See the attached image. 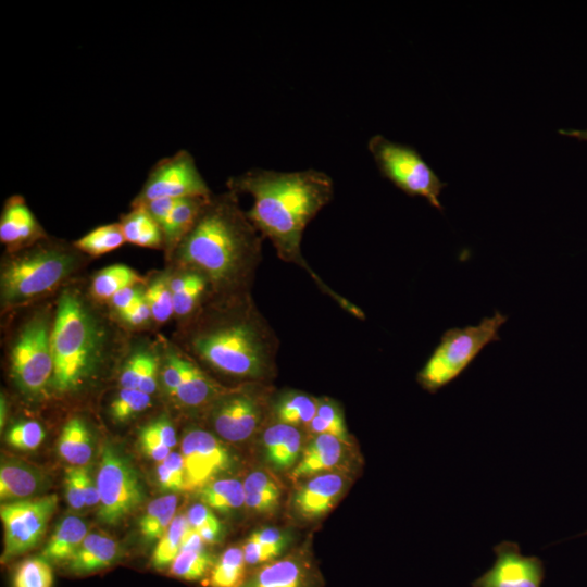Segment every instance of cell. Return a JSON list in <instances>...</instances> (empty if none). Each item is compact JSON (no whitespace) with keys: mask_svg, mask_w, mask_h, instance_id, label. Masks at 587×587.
<instances>
[{"mask_svg":"<svg viewBox=\"0 0 587 587\" xmlns=\"http://www.w3.org/2000/svg\"><path fill=\"white\" fill-rule=\"evenodd\" d=\"M226 186L236 195L252 197L247 215L282 261L304 270L323 294L349 314L364 320L359 307L322 280L301 250L305 227L334 197V182L328 174L314 168L279 172L258 167L229 177Z\"/></svg>","mask_w":587,"mask_h":587,"instance_id":"1","label":"cell"},{"mask_svg":"<svg viewBox=\"0 0 587 587\" xmlns=\"http://www.w3.org/2000/svg\"><path fill=\"white\" fill-rule=\"evenodd\" d=\"M184 348L203 370L266 383L276 373L279 339L249 291L209 298L186 321Z\"/></svg>","mask_w":587,"mask_h":587,"instance_id":"2","label":"cell"},{"mask_svg":"<svg viewBox=\"0 0 587 587\" xmlns=\"http://www.w3.org/2000/svg\"><path fill=\"white\" fill-rule=\"evenodd\" d=\"M262 239L238 195L226 190L207 200L170 259L177 268L200 273L210 298L249 292L262 261Z\"/></svg>","mask_w":587,"mask_h":587,"instance_id":"3","label":"cell"},{"mask_svg":"<svg viewBox=\"0 0 587 587\" xmlns=\"http://www.w3.org/2000/svg\"><path fill=\"white\" fill-rule=\"evenodd\" d=\"M109 337L103 323L73 289L58 299L51 332L53 373L50 388L73 392L93 376L108 355Z\"/></svg>","mask_w":587,"mask_h":587,"instance_id":"4","label":"cell"},{"mask_svg":"<svg viewBox=\"0 0 587 587\" xmlns=\"http://www.w3.org/2000/svg\"><path fill=\"white\" fill-rule=\"evenodd\" d=\"M79 260L74 246L48 237L12 252L1 268L2 307H20L53 291L76 270Z\"/></svg>","mask_w":587,"mask_h":587,"instance_id":"5","label":"cell"},{"mask_svg":"<svg viewBox=\"0 0 587 587\" xmlns=\"http://www.w3.org/2000/svg\"><path fill=\"white\" fill-rule=\"evenodd\" d=\"M508 316L496 311L477 325L447 329L439 344L419 371L421 387L435 394L458 378L490 342L500 340L499 329Z\"/></svg>","mask_w":587,"mask_h":587,"instance_id":"6","label":"cell"},{"mask_svg":"<svg viewBox=\"0 0 587 587\" xmlns=\"http://www.w3.org/2000/svg\"><path fill=\"white\" fill-rule=\"evenodd\" d=\"M380 175L410 197L424 198L432 207L444 211L439 196L447 183L412 146L374 135L367 142Z\"/></svg>","mask_w":587,"mask_h":587,"instance_id":"7","label":"cell"},{"mask_svg":"<svg viewBox=\"0 0 587 587\" xmlns=\"http://www.w3.org/2000/svg\"><path fill=\"white\" fill-rule=\"evenodd\" d=\"M52 323L53 317L48 312L35 313L18 332L10 353L12 378L28 397H37L50 386Z\"/></svg>","mask_w":587,"mask_h":587,"instance_id":"8","label":"cell"},{"mask_svg":"<svg viewBox=\"0 0 587 587\" xmlns=\"http://www.w3.org/2000/svg\"><path fill=\"white\" fill-rule=\"evenodd\" d=\"M96 483L100 496L97 517L104 525L118 524L146 499L135 466L110 444L102 449Z\"/></svg>","mask_w":587,"mask_h":587,"instance_id":"9","label":"cell"},{"mask_svg":"<svg viewBox=\"0 0 587 587\" xmlns=\"http://www.w3.org/2000/svg\"><path fill=\"white\" fill-rule=\"evenodd\" d=\"M264 382L226 388L209 407V421L223 439L239 442L250 438L262 424L270 403Z\"/></svg>","mask_w":587,"mask_h":587,"instance_id":"10","label":"cell"},{"mask_svg":"<svg viewBox=\"0 0 587 587\" xmlns=\"http://www.w3.org/2000/svg\"><path fill=\"white\" fill-rule=\"evenodd\" d=\"M58 505L54 494L2 503L0 517L3 525L1 563L35 548L43 537Z\"/></svg>","mask_w":587,"mask_h":587,"instance_id":"11","label":"cell"},{"mask_svg":"<svg viewBox=\"0 0 587 587\" xmlns=\"http://www.w3.org/2000/svg\"><path fill=\"white\" fill-rule=\"evenodd\" d=\"M207 182L198 170L195 158L185 149L159 160L150 170L132 207L160 198L210 197Z\"/></svg>","mask_w":587,"mask_h":587,"instance_id":"12","label":"cell"},{"mask_svg":"<svg viewBox=\"0 0 587 587\" xmlns=\"http://www.w3.org/2000/svg\"><path fill=\"white\" fill-rule=\"evenodd\" d=\"M186 490L201 489L230 464L226 446L212 433L191 428L182 439Z\"/></svg>","mask_w":587,"mask_h":587,"instance_id":"13","label":"cell"},{"mask_svg":"<svg viewBox=\"0 0 587 587\" xmlns=\"http://www.w3.org/2000/svg\"><path fill=\"white\" fill-rule=\"evenodd\" d=\"M495 561L471 587H541L545 579L544 561L524 555L516 541L503 540L494 547Z\"/></svg>","mask_w":587,"mask_h":587,"instance_id":"14","label":"cell"},{"mask_svg":"<svg viewBox=\"0 0 587 587\" xmlns=\"http://www.w3.org/2000/svg\"><path fill=\"white\" fill-rule=\"evenodd\" d=\"M48 237L21 195L10 196L0 216V241L11 252L33 246Z\"/></svg>","mask_w":587,"mask_h":587,"instance_id":"15","label":"cell"},{"mask_svg":"<svg viewBox=\"0 0 587 587\" xmlns=\"http://www.w3.org/2000/svg\"><path fill=\"white\" fill-rule=\"evenodd\" d=\"M177 353L182 379L173 399L187 409L209 408L226 388L213 379L184 350L177 348Z\"/></svg>","mask_w":587,"mask_h":587,"instance_id":"16","label":"cell"},{"mask_svg":"<svg viewBox=\"0 0 587 587\" xmlns=\"http://www.w3.org/2000/svg\"><path fill=\"white\" fill-rule=\"evenodd\" d=\"M344 487V478L339 474H319L302 485L296 492L295 508L303 517H319L333 508Z\"/></svg>","mask_w":587,"mask_h":587,"instance_id":"17","label":"cell"},{"mask_svg":"<svg viewBox=\"0 0 587 587\" xmlns=\"http://www.w3.org/2000/svg\"><path fill=\"white\" fill-rule=\"evenodd\" d=\"M123 557L120 544L101 533H90L75 554L65 563L75 575H87L115 564Z\"/></svg>","mask_w":587,"mask_h":587,"instance_id":"18","label":"cell"},{"mask_svg":"<svg viewBox=\"0 0 587 587\" xmlns=\"http://www.w3.org/2000/svg\"><path fill=\"white\" fill-rule=\"evenodd\" d=\"M48 486L46 475L37 467L16 459L2 461L0 498L3 501L29 499Z\"/></svg>","mask_w":587,"mask_h":587,"instance_id":"19","label":"cell"},{"mask_svg":"<svg viewBox=\"0 0 587 587\" xmlns=\"http://www.w3.org/2000/svg\"><path fill=\"white\" fill-rule=\"evenodd\" d=\"M170 288L173 295L174 316L188 321L208 301L211 296L208 280L192 270L176 268L168 276Z\"/></svg>","mask_w":587,"mask_h":587,"instance_id":"20","label":"cell"},{"mask_svg":"<svg viewBox=\"0 0 587 587\" xmlns=\"http://www.w3.org/2000/svg\"><path fill=\"white\" fill-rule=\"evenodd\" d=\"M266 460L277 470L296 464L300 455L302 434L299 427L273 421L262 434Z\"/></svg>","mask_w":587,"mask_h":587,"instance_id":"21","label":"cell"},{"mask_svg":"<svg viewBox=\"0 0 587 587\" xmlns=\"http://www.w3.org/2000/svg\"><path fill=\"white\" fill-rule=\"evenodd\" d=\"M342 445L337 437L329 434H317L304 449L300 461L291 476L300 478L321 474L336 466L342 454Z\"/></svg>","mask_w":587,"mask_h":587,"instance_id":"22","label":"cell"},{"mask_svg":"<svg viewBox=\"0 0 587 587\" xmlns=\"http://www.w3.org/2000/svg\"><path fill=\"white\" fill-rule=\"evenodd\" d=\"M88 534V526L83 519L65 516L54 529L40 557L49 563H66Z\"/></svg>","mask_w":587,"mask_h":587,"instance_id":"23","label":"cell"},{"mask_svg":"<svg viewBox=\"0 0 587 587\" xmlns=\"http://www.w3.org/2000/svg\"><path fill=\"white\" fill-rule=\"evenodd\" d=\"M308 570L297 558H285L262 566L241 587H307Z\"/></svg>","mask_w":587,"mask_h":587,"instance_id":"24","label":"cell"},{"mask_svg":"<svg viewBox=\"0 0 587 587\" xmlns=\"http://www.w3.org/2000/svg\"><path fill=\"white\" fill-rule=\"evenodd\" d=\"M210 197L180 198L177 201L161 226L164 238V249L170 257L183 238L192 228L203 205Z\"/></svg>","mask_w":587,"mask_h":587,"instance_id":"25","label":"cell"},{"mask_svg":"<svg viewBox=\"0 0 587 587\" xmlns=\"http://www.w3.org/2000/svg\"><path fill=\"white\" fill-rule=\"evenodd\" d=\"M160 359L148 349L134 352L124 364L120 384L122 388L139 389L152 395L157 390Z\"/></svg>","mask_w":587,"mask_h":587,"instance_id":"26","label":"cell"},{"mask_svg":"<svg viewBox=\"0 0 587 587\" xmlns=\"http://www.w3.org/2000/svg\"><path fill=\"white\" fill-rule=\"evenodd\" d=\"M59 455L72 466H85L92 457L93 445L86 422L78 416L70 419L58 440Z\"/></svg>","mask_w":587,"mask_h":587,"instance_id":"27","label":"cell"},{"mask_svg":"<svg viewBox=\"0 0 587 587\" xmlns=\"http://www.w3.org/2000/svg\"><path fill=\"white\" fill-rule=\"evenodd\" d=\"M319 399L301 391L289 390L273 400V421L300 427L308 425L316 415Z\"/></svg>","mask_w":587,"mask_h":587,"instance_id":"28","label":"cell"},{"mask_svg":"<svg viewBox=\"0 0 587 587\" xmlns=\"http://www.w3.org/2000/svg\"><path fill=\"white\" fill-rule=\"evenodd\" d=\"M118 223L126 242L150 249L164 248L163 232L145 207H133Z\"/></svg>","mask_w":587,"mask_h":587,"instance_id":"29","label":"cell"},{"mask_svg":"<svg viewBox=\"0 0 587 587\" xmlns=\"http://www.w3.org/2000/svg\"><path fill=\"white\" fill-rule=\"evenodd\" d=\"M178 498L171 494L152 500L140 517L139 533L143 540H159L176 516Z\"/></svg>","mask_w":587,"mask_h":587,"instance_id":"30","label":"cell"},{"mask_svg":"<svg viewBox=\"0 0 587 587\" xmlns=\"http://www.w3.org/2000/svg\"><path fill=\"white\" fill-rule=\"evenodd\" d=\"M142 283L145 278L132 267L125 264H113L93 276L90 290L98 301H109L118 291Z\"/></svg>","mask_w":587,"mask_h":587,"instance_id":"31","label":"cell"},{"mask_svg":"<svg viewBox=\"0 0 587 587\" xmlns=\"http://www.w3.org/2000/svg\"><path fill=\"white\" fill-rule=\"evenodd\" d=\"M199 499L212 510L229 512L245 504L243 484L237 479L212 480L199 489Z\"/></svg>","mask_w":587,"mask_h":587,"instance_id":"32","label":"cell"},{"mask_svg":"<svg viewBox=\"0 0 587 587\" xmlns=\"http://www.w3.org/2000/svg\"><path fill=\"white\" fill-rule=\"evenodd\" d=\"M246 564L242 548L226 549L210 572V587H241L246 582Z\"/></svg>","mask_w":587,"mask_h":587,"instance_id":"33","label":"cell"},{"mask_svg":"<svg viewBox=\"0 0 587 587\" xmlns=\"http://www.w3.org/2000/svg\"><path fill=\"white\" fill-rule=\"evenodd\" d=\"M126 242L120 223L98 226L73 242L79 251L91 257H99L118 249Z\"/></svg>","mask_w":587,"mask_h":587,"instance_id":"34","label":"cell"},{"mask_svg":"<svg viewBox=\"0 0 587 587\" xmlns=\"http://www.w3.org/2000/svg\"><path fill=\"white\" fill-rule=\"evenodd\" d=\"M189 527L187 515L178 514L174 517L152 552L151 565L155 570L161 571L171 566L180 552L184 536Z\"/></svg>","mask_w":587,"mask_h":587,"instance_id":"35","label":"cell"},{"mask_svg":"<svg viewBox=\"0 0 587 587\" xmlns=\"http://www.w3.org/2000/svg\"><path fill=\"white\" fill-rule=\"evenodd\" d=\"M307 428L312 434H329L344 444H349V434L342 411L332 399H319L316 415Z\"/></svg>","mask_w":587,"mask_h":587,"instance_id":"36","label":"cell"},{"mask_svg":"<svg viewBox=\"0 0 587 587\" xmlns=\"http://www.w3.org/2000/svg\"><path fill=\"white\" fill-rule=\"evenodd\" d=\"M216 560L205 549L180 551L170 566V574L184 580H199L211 572Z\"/></svg>","mask_w":587,"mask_h":587,"instance_id":"37","label":"cell"},{"mask_svg":"<svg viewBox=\"0 0 587 587\" xmlns=\"http://www.w3.org/2000/svg\"><path fill=\"white\" fill-rule=\"evenodd\" d=\"M51 563L42 557L27 558L15 569L12 587H52Z\"/></svg>","mask_w":587,"mask_h":587,"instance_id":"38","label":"cell"},{"mask_svg":"<svg viewBox=\"0 0 587 587\" xmlns=\"http://www.w3.org/2000/svg\"><path fill=\"white\" fill-rule=\"evenodd\" d=\"M143 291L153 321L162 324L174 316L173 295L167 275L155 277Z\"/></svg>","mask_w":587,"mask_h":587,"instance_id":"39","label":"cell"},{"mask_svg":"<svg viewBox=\"0 0 587 587\" xmlns=\"http://www.w3.org/2000/svg\"><path fill=\"white\" fill-rule=\"evenodd\" d=\"M151 403V395L139 389L122 388L110 403V415L116 422H126L146 411Z\"/></svg>","mask_w":587,"mask_h":587,"instance_id":"40","label":"cell"},{"mask_svg":"<svg viewBox=\"0 0 587 587\" xmlns=\"http://www.w3.org/2000/svg\"><path fill=\"white\" fill-rule=\"evenodd\" d=\"M45 429L40 423L32 420L13 424L5 435L8 445L20 450H35L43 441Z\"/></svg>","mask_w":587,"mask_h":587,"instance_id":"41","label":"cell"},{"mask_svg":"<svg viewBox=\"0 0 587 587\" xmlns=\"http://www.w3.org/2000/svg\"><path fill=\"white\" fill-rule=\"evenodd\" d=\"M86 466H71L65 470V497L73 510H80L85 505L83 492V476Z\"/></svg>","mask_w":587,"mask_h":587,"instance_id":"42","label":"cell"},{"mask_svg":"<svg viewBox=\"0 0 587 587\" xmlns=\"http://www.w3.org/2000/svg\"><path fill=\"white\" fill-rule=\"evenodd\" d=\"M141 451L157 462H163L171 453V448L165 446L147 426L139 433Z\"/></svg>","mask_w":587,"mask_h":587,"instance_id":"43","label":"cell"},{"mask_svg":"<svg viewBox=\"0 0 587 587\" xmlns=\"http://www.w3.org/2000/svg\"><path fill=\"white\" fill-rule=\"evenodd\" d=\"M252 536L261 545L278 557L288 544V536L277 528H263L252 533Z\"/></svg>","mask_w":587,"mask_h":587,"instance_id":"44","label":"cell"},{"mask_svg":"<svg viewBox=\"0 0 587 587\" xmlns=\"http://www.w3.org/2000/svg\"><path fill=\"white\" fill-rule=\"evenodd\" d=\"M187 520L190 528L196 530L204 526L221 525L212 509L202 502L190 507L187 512Z\"/></svg>","mask_w":587,"mask_h":587,"instance_id":"45","label":"cell"},{"mask_svg":"<svg viewBox=\"0 0 587 587\" xmlns=\"http://www.w3.org/2000/svg\"><path fill=\"white\" fill-rule=\"evenodd\" d=\"M280 498V492H245V504L257 512L273 511Z\"/></svg>","mask_w":587,"mask_h":587,"instance_id":"46","label":"cell"},{"mask_svg":"<svg viewBox=\"0 0 587 587\" xmlns=\"http://www.w3.org/2000/svg\"><path fill=\"white\" fill-rule=\"evenodd\" d=\"M242 551L246 563L250 565L265 563L276 558L272 551L261 545L252 536H249L243 544Z\"/></svg>","mask_w":587,"mask_h":587,"instance_id":"47","label":"cell"},{"mask_svg":"<svg viewBox=\"0 0 587 587\" xmlns=\"http://www.w3.org/2000/svg\"><path fill=\"white\" fill-rule=\"evenodd\" d=\"M145 296V291H142L137 286L127 287L117 294H115L110 300V304L112 308L117 312V314L126 311L127 309L135 305L138 301H140Z\"/></svg>","mask_w":587,"mask_h":587,"instance_id":"48","label":"cell"},{"mask_svg":"<svg viewBox=\"0 0 587 587\" xmlns=\"http://www.w3.org/2000/svg\"><path fill=\"white\" fill-rule=\"evenodd\" d=\"M122 321L132 327H140L146 325L151 316L149 305L143 298L135 305L118 314Z\"/></svg>","mask_w":587,"mask_h":587,"instance_id":"49","label":"cell"},{"mask_svg":"<svg viewBox=\"0 0 587 587\" xmlns=\"http://www.w3.org/2000/svg\"><path fill=\"white\" fill-rule=\"evenodd\" d=\"M242 484L245 492H280L278 485L263 472L249 474Z\"/></svg>","mask_w":587,"mask_h":587,"instance_id":"50","label":"cell"},{"mask_svg":"<svg viewBox=\"0 0 587 587\" xmlns=\"http://www.w3.org/2000/svg\"><path fill=\"white\" fill-rule=\"evenodd\" d=\"M146 426L168 448L172 449L176 446V432L172 422L167 417L160 416Z\"/></svg>","mask_w":587,"mask_h":587,"instance_id":"51","label":"cell"},{"mask_svg":"<svg viewBox=\"0 0 587 587\" xmlns=\"http://www.w3.org/2000/svg\"><path fill=\"white\" fill-rule=\"evenodd\" d=\"M180 199V198H179ZM179 199L176 198H160L149 201L142 207L147 209L149 214L155 220V222L162 226L166 217L170 215L175 204ZM138 207V205H137ZM133 208V207H132Z\"/></svg>","mask_w":587,"mask_h":587,"instance_id":"52","label":"cell"},{"mask_svg":"<svg viewBox=\"0 0 587 587\" xmlns=\"http://www.w3.org/2000/svg\"><path fill=\"white\" fill-rule=\"evenodd\" d=\"M83 492L86 507L99 505L100 496L96 480L90 476L89 470L86 466L83 476Z\"/></svg>","mask_w":587,"mask_h":587,"instance_id":"53","label":"cell"},{"mask_svg":"<svg viewBox=\"0 0 587 587\" xmlns=\"http://www.w3.org/2000/svg\"><path fill=\"white\" fill-rule=\"evenodd\" d=\"M157 479L160 487L163 490H168V491L185 490L184 487L176 480L174 475L170 472V470L164 465L163 462H160L157 465Z\"/></svg>","mask_w":587,"mask_h":587,"instance_id":"54","label":"cell"},{"mask_svg":"<svg viewBox=\"0 0 587 587\" xmlns=\"http://www.w3.org/2000/svg\"><path fill=\"white\" fill-rule=\"evenodd\" d=\"M164 465L170 470V472L174 475L176 480L184 487H185V469H184V461L180 452H172L167 455V458L163 461Z\"/></svg>","mask_w":587,"mask_h":587,"instance_id":"55","label":"cell"},{"mask_svg":"<svg viewBox=\"0 0 587 587\" xmlns=\"http://www.w3.org/2000/svg\"><path fill=\"white\" fill-rule=\"evenodd\" d=\"M205 542L201 538L200 534L192 528H188L186 532L180 551H200L204 550Z\"/></svg>","mask_w":587,"mask_h":587,"instance_id":"56","label":"cell"},{"mask_svg":"<svg viewBox=\"0 0 587 587\" xmlns=\"http://www.w3.org/2000/svg\"><path fill=\"white\" fill-rule=\"evenodd\" d=\"M197 532L205 544H215L221 539L222 525L204 526Z\"/></svg>","mask_w":587,"mask_h":587,"instance_id":"57","label":"cell"},{"mask_svg":"<svg viewBox=\"0 0 587 587\" xmlns=\"http://www.w3.org/2000/svg\"><path fill=\"white\" fill-rule=\"evenodd\" d=\"M561 135L587 141V129H559Z\"/></svg>","mask_w":587,"mask_h":587,"instance_id":"58","label":"cell"},{"mask_svg":"<svg viewBox=\"0 0 587 587\" xmlns=\"http://www.w3.org/2000/svg\"><path fill=\"white\" fill-rule=\"evenodd\" d=\"M7 419V400L3 395L0 399V427L3 428Z\"/></svg>","mask_w":587,"mask_h":587,"instance_id":"59","label":"cell"},{"mask_svg":"<svg viewBox=\"0 0 587 587\" xmlns=\"http://www.w3.org/2000/svg\"><path fill=\"white\" fill-rule=\"evenodd\" d=\"M583 535H587V532H585Z\"/></svg>","mask_w":587,"mask_h":587,"instance_id":"60","label":"cell"}]
</instances>
